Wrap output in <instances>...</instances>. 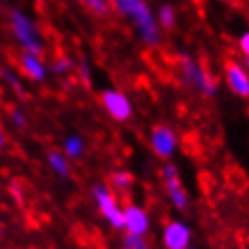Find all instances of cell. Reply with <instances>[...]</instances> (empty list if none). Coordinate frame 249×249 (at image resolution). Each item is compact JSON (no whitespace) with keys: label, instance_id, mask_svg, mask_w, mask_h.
Returning a JSON list of instances; mask_svg holds the SVG:
<instances>
[{"label":"cell","instance_id":"6da1fadb","mask_svg":"<svg viewBox=\"0 0 249 249\" xmlns=\"http://www.w3.org/2000/svg\"><path fill=\"white\" fill-rule=\"evenodd\" d=\"M110 4L121 17L130 22L139 40L146 47H159L162 44V29L146 0H110Z\"/></svg>","mask_w":249,"mask_h":249},{"label":"cell","instance_id":"7a4b0ae2","mask_svg":"<svg viewBox=\"0 0 249 249\" xmlns=\"http://www.w3.org/2000/svg\"><path fill=\"white\" fill-rule=\"evenodd\" d=\"M177 62H179V74H181V81L184 87L195 89L197 92L206 96V98H215L217 96V80L202 63H199L188 53H179Z\"/></svg>","mask_w":249,"mask_h":249},{"label":"cell","instance_id":"3957f363","mask_svg":"<svg viewBox=\"0 0 249 249\" xmlns=\"http://www.w3.org/2000/svg\"><path fill=\"white\" fill-rule=\"evenodd\" d=\"M9 24H11L13 36L20 44L22 49L27 51V53H35V54L44 53L45 42L44 36H42V31L27 13L13 7L9 11Z\"/></svg>","mask_w":249,"mask_h":249},{"label":"cell","instance_id":"277c9868","mask_svg":"<svg viewBox=\"0 0 249 249\" xmlns=\"http://www.w3.org/2000/svg\"><path fill=\"white\" fill-rule=\"evenodd\" d=\"M90 192L101 217L108 222V226L114 230H123V208L118 204L112 188L107 186L105 182H96Z\"/></svg>","mask_w":249,"mask_h":249},{"label":"cell","instance_id":"5b68a950","mask_svg":"<svg viewBox=\"0 0 249 249\" xmlns=\"http://www.w3.org/2000/svg\"><path fill=\"white\" fill-rule=\"evenodd\" d=\"M101 105L105 108V112L114 119V121H119V123H124L132 118L134 114V107H132V101L128 100V96L121 90H116V89H107L103 90L100 96Z\"/></svg>","mask_w":249,"mask_h":249},{"label":"cell","instance_id":"8992f818","mask_svg":"<svg viewBox=\"0 0 249 249\" xmlns=\"http://www.w3.org/2000/svg\"><path fill=\"white\" fill-rule=\"evenodd\" d=\"M162 177H164V190H166L170 202L174 204V208L177 212H186L190 197H188L184 186L181 184L179 170H177V166H175L174 162H166L162 166Z\"/></svg>","mask_w":249,"mask_h":249},{"label":"cell","instance_id":"52a82bcc","mask_svg":"<svg viewBox=\"0 0 249 249\" xmlns=\"http://www.w3.org/2000/svg\"><path fill=\"white\" fill-rule=\"evenodd\" d=\"M150 146L159 159L168 161L177 150V134L168 124H157L150 134Z\"/></svg>","mask_w":249,"mask_h":249},{"label":"cell","instance_id":"ba28073f","mask_svg":"<svg viewBox=\"0 0 249 249\" xmlns=\"http://www.w3.org/2000/svg\"><path fill=\"white\" fill-rule=\"evenodd\" d=\"M123 230L126 235L134 237H144L150 230V215L143 206L139 204H126L123 208Z\"/></svg>","mask_w":249,"mask_h":249},{"label":"cell","instance_id":"9c48e42d","mask_svg":"<svg viewBox=\"0 0 249 249\" xmlns=\"http://www.w3.org/2000/svg\"><path fill=\"white\" fill-rule=\"evenodd\" d=\"M161 242L164 249H184L192 242V230L182 220H170L162 228Z\"/></svg>","mask_w":249,"mask_h":249},{"label":"cell","instance_id":"30bf717a","mask_svg":"<svg viewBox=\"0 0 249 249\" xmlns=\"http://www.w3.org/2000/svg\"><path fill=\"white\" fill-rule=\"evenodd\" d=\"M226 85L238 98H249V72L237 62H228L224 69Z\"/></svg>","mask_w":249,"mask_h":249},{"label":"cell","instance_id":"8fae6325","mask_svg":"<svg viewBox=\"0 0 249 249\" xmlns=\"http://www.w3.org/2000/svg\"><path fill=\"white\" fill-rule=\"evenodd\" d=\"M20 69L29 80L36 81V83H40V81H44L47 78V67H45L44 60H42L40 54H35V53L24 51L20 54Z\"/></svg>","mask_w":249,"mask_h":249},{"label":"cell","instance_id":"7c38bea8","mask_svg":"<svg viewBox=\"0 0 249 249\" xmlns=\"http://www.w3.org/2000/svg\"><path fill=\"white\" fill-rule=\"evenodd\" d=\"M47 166L60 179H69L71 174H72L71 172V162L65 157V154L60 152V150H49L47 152Z\"/></svg>","mask_w":249,"mask_h":249},{"label":"cell","instance_id":"4fadbf2b","mask_svg":"<svg viewBox=\"0 0 249 249\" xmlns=\"http://www.w3.org/2000/svg\"><path fill=\"white\" fill-rule=\"evenodd\" d=\"M85 141H83V137L78 136V134H71L63 139V146H62V152L65 154L69 161H78L81 157L85 156Z\"/></svg>","mask_w":249,"mask_h":249},{"label":"cell","instance_id":"5bb4252c","mask_svg":"<svg viewBox=\"0 0 249 249\" xmlns=\"http://www.w3.org/2000/svg\"><path fill=\"white\" fill-rule=\"evenodd\" d=\"M156 18L161 29L172 31L175 27V24H177V11H175V7L172 6V4L166 2V4H161V6H159V9H157V13H156Z\"/></svg>","mask_w":249,"mask_h":249},{"label":"cell","instance_id":"9a60e30c","mask_svg":"<svg viewBox=\"0 0 249 249\" xmlns=\"http://www.w3.org/2000/svg\"><path fill=\"white\" fill-rule=\"evenodd\" d=\"M110 182H112V188L116 192H128L132 186H134V177H132L130 172L126 170H116L110 177Z\"/></svg>","mask_w":249,"mask_h":249},{"label":"cell","instance_id":"2e32d148","mask_svg":"<svg viewBox=\"0 0 249 249\" xmlns=\"http://www.w3.org/2000/svg\"><path fill=\"white\" fill-rule=\"evenodd\" d=\"M72 69H74V62H72L71 58H69V56H60V58H56V60H53L49 71L54 76H67Z\"/></svg>","mask_w":249,"mask_h":249},{"label":"cell","instance_id":"e0dca14e","mask_svg":"<svg viewBox=\"0 0 249 249\" xmlns=\"http://www.w3.org/2000/svg\"><path fill=\"white\" fill-rule=\"evenodd\" d=\"M85 6L98 17H107L108 15V9H110V4L108 0H81Z\"/></svg>","mask_w":249,"mask_h":249},{"label":"cell","instance_id":"ac0fdd59","mask_svg":"<svg viewBox=\"0 0 249 249\" xmlns=\"http://www.w3.org/2000/svg\"><path fill=\"white\" fill-rule=\"evenodd\" d=\"M0 74H2V78H4L9 85H11V89L15 92L20 94V96H24V85H22V81L18 80V76L15 74V72H11V71H7V69L0 71Z\"/></svg>","mask_w":249,"mask_h":249},{"label":"cell","instance_id":"d6986e66","mask_svg":"<svg viewBox=\"0 0 249 249\" xmlns=\"http://www.w3.org/2000/svg\"><path fill=\"white\" fill-rule=\"evenodd\" d=\"M76 72H78V76H80L81 81L90 83V80H92V69H90V63H89L87 60L78 62V65H76Z\"/></svg>","mask_w":249,"mask_h":249},{"label":"cell","instance_id":"ffe728a7","mask_svg":"<svg viewBox=\"0 0 249 249\" xmlns=\"http://www.w3.org/2000/svg\"><path fill=\"white\" fill-rule=\"evenodd\" d=\"M9 118H11V121H13V124H15V126H18V128H25L27 119H25V114H24V110H22V108H11Z\"/></svg>","mask_w":249,"mask_h":249},{"label":"cell","instance_id":"44dd1931","mask_svg":"<svg viewBox=\"0 0 249 249\" xmlns=\"http://www.w3.org/2000/svg\"><path fill=\"white\" fill-rule=\"evenodd\" d=\"M238 49L246 56V60H249V31L244 33L242 36L238 38Z\"/></svg>","mask_w":249,"mask_h":249},{"label":"cell","instance_id":"7402d4cb","mask_svg":"<svg viewBox=\"0 0 249 249\" xmlns=\"http://www.w3.org/2000/svg\"><path fill=\"white\" fill-rule=\"evenodd\" d=\"M9 192L13 193V197L17 200H22V188H20L18 182H11L9 184Z\"/></svg>","mask_w":249,"mask_h":249},{"label":"cell","instance_id":"603a6c76","mask_svg":"<svg viewBox=\"0 0 249 249\" xmlns=\"http://www.w3.org/2000/svg\"><path fill=\"white\" fill-rule=\"evenodd\" d=\"M6 144V136H4V130H2V126H0V148Z\"/></svg>","mask_w":249,"mask_h":249},{"label":"cell","instance_id":"cb8c5ba5","mask_svg":"<svg viewBox=\"0 0 249 249\" xmlns=\"http://www.w3.org/2000/svg\"><path fill=\"white\" fill-rule=\"evenodd\" d=\"M184 249H197V248H195V246H192V244H190V246H188V248H184Z\"/></svg>","mask_w":249,"mask_h":249},{"label":"cell","instance_id":"d4e9b609","mask_svg":"<svg viewBox=\"0 0 249 249\" xmlns=\"http://www.w3.org/2000/svg\"><path fill=\"white\" fill-rule=\"evenodd\" d=\"M0 237H2V222H0Z\"/></svg>","mask_w":249,"mask_h":249},{"label":"cell","instance_id":"484cf974","mask_svg":"<svg viewBox=\"0 0 249 249\" xmlns=\"http://www.w3.org/2000/svg\"><path fill=\"white\" fill-rule=\"evenodd\" d=\"M222 2H231V0H222Z\"/></svg>","mask_w":249,"mask_h":249},{"label":"cell","instance_id":"4316f807","mask_svg":"<svg viewBox=\"0 0 249 249\" xmlns=\"http://www.w3.org/2000/svg\"><path fill=\"white\" fill-rule=\"evenodd\" d=\"M248 65H249V60H248Z\"/></svg>","mask_w":249,"mask_h":249}]
</instances>
